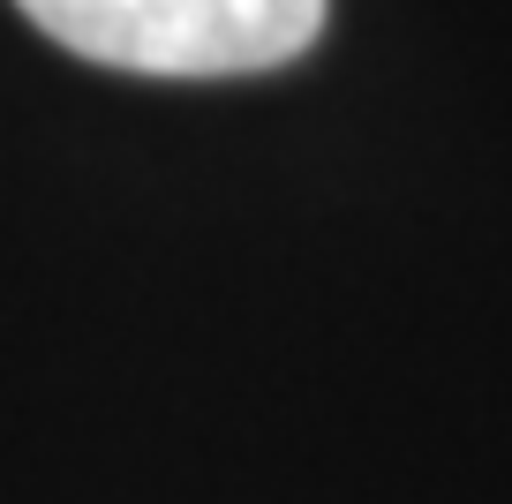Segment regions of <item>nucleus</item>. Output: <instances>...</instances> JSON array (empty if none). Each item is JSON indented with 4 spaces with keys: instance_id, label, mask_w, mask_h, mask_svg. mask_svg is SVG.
Returning <instances> with one entry per match:
<instances>
[{
    "instance_id": "1",
    "label": "nucleus",
    "mask_w": 512,
    "mask_h": 504,
    "mask_svg": "<svg viewBox=\"0 0 512 504\" xmlns=\"http://www.w3.org/2000/svg\"><path fill=\"white\" fill-rule=\"evenodd\" d=\"M53 46L128 76H256L317 46L324 0H16Z\"/></svg>"
}]
</instances>
